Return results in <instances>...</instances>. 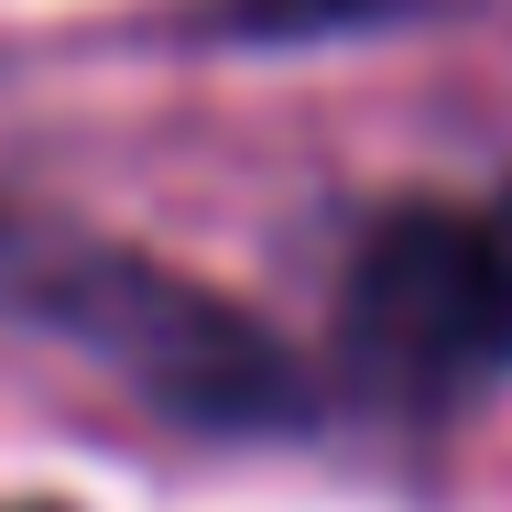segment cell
Masks as SVG:
<instances>
[{"label": "cell", "mask_w": 512, "mask_h": 512, "mask_svg": "<svg viewBox=\"0 0 512 512\" xmlns=\"http://www.w3.org/2000/svg\"><path fill=\"white\" fill-rule=\"evenodd\" d=\"M0 316H22L33 338L99 360L131 404L197 436H273L306 414V371L273 349V327L186 284L175 262L88 240L55 218H0Z\"/></svg>", "instance_id": "1"}, {"label": "cell", "mask_w": 512, "mask_h": 512, "mask_svg": "<svg viewBox=\"0 0 512 512\" xmlns=\"http://www.w3.org/2000/svg\"><path fill=\"white\" fill-rule=\"evenodd\" d=\"M338 371L393 414H458L512 382V197L382 207L338 273Z\"/></svg>", "instance_id": "2"}, {"label": "cell", "mask_w": 512, "mask_h": 512, "mask_svg": "<svg viewBox=\"0 0 512 512\" xmlns=\"http://www.w3.org/2000/svg\"><path fill=\"white\" fill-rule=\"evenodd\" d=\"M0 512H55V502H0Z\"/></svg>", "instance_id": "3"}, {"label": "cell", "mask_w": 512, "mask_h": 512, "mask_svg": "<svg viewBox=\"0 0 512 512\" xmlns=\"http://www.w3.org/2000/svg\"><path fill=\"white\" fill-rule=\"evenodd\" d=\"M284 11H295V22H306V11H316V0H284Z\"/></svg>", "instance_id": "4"}]
</instances>
